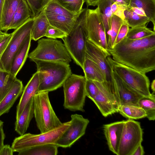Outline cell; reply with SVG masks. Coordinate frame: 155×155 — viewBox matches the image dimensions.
<instances>
[{"instance_id": "25", "label": "cell", "mask_w": 155, "mask_h": 155, "mask_svg": "<svg viewBox=\"0 0 155 155\" xmlns=\"http://www.w3.org/2000/svg\"><path fill=\"white\" fill-rule=\"evenodd\" d=\"M113 3L110 0H101L97 5L105 29L107 43L109 36L110 20L113 14L111 9Z\"/></svg>"}, {"instance_id": "40", "label": "cell", "mask_w": 155, "mask_h": 155, "mask_svg": "<svg viewBox=\"0 0 155 155\" xmlns=\"http://www.w3.org/2000/svg\"><path fill=\"white\" fill-rule=\"evenodd\" d=\"M129 28L128 25L123 21L115 39L114 46L118 43L126 36Z\"/></svg>"}, {"instance_id": "19", "label": "cell", "mask_w": 155, "mask_h": 155, "mask_svg": "<svg viewBox=\"0 0 155 155\" xmlns=\"http://www.w3.org/2000/svg\"><path fill=\"white\" fill-rule=\"evenodd\" d=\"M34 116L33 98L26 106L15 124V131L20 135L25 134Z\"/></svg>"}, {"instance_id": "33", "label": "cell", "mask_w": 155, "mask_h": 155, "mask_svg": "<svg viewBox=\"0 0 155 155\" xmlns=\"http://www.w3.org/2000/svg\"><path fill=\"white\" fill-rule=\"evenodd\" d=\"M138 106L145 111L147 117L150 120L155 119V97L143 96L138 102Z\"/></svg>"}, {"instance_id": "41", "label": "cell", "mask_w": 155, "mask_h": 155, "mask_svg": "<svg viewBox=\"0 0 155 155\" xmlns=\"http://www.w3.org/2000/svg\"><path fill=\"white\" fill-rule=\"evenodd\" d=\"M12 35V33L7 34V35L0 42V58L11 40Z\"/></svg>"}, {"instance_id": "21", "label": "cell", "mask_w": 155, "mask_h": 155, "mask_svg": "<svg viewBox=\"0 0 155 155\" xmlns=\"http://www.w3.org/2000/svg\"><path fill=\"white\" fill-rule=\"evenodd\" d=\"M21 0H5L0 23V30L5 33L9 30L12 19Z\"/></svg>"}, {"instance_id": "8", "label": "cell", "mask_w": 155, "mask_h": 155, "mask_svg": "<svg viewBox=\"0 0 155 155\" xmlns=\"http://www.w3.org/2000/svg\"><path fill=\"white\" fill-rule=\"evenodd\" d=\"M70 124V121L58 127L38 134H25L16 137L12 145L13 151L19 152L31 147L46 144H54Z\"/></svg>"}, {"instance_id": "6", "label": "cell", "mask_w": 155, "mask_h": 155, "mask_svg": "<svg viewBox=\"0 0 155 155\" xmlns=\"http://www.w3.org/2000/svg\"><path fill=\"white\" fill-rule=\"evenodd\" d=\"M31 61L37 60L69 64L71 58L61 41L51 38L38 40L36 48L28 56Z\"/></svg>"}, {"instance_id": "3", "label": "cell", "mask_w": 155, "mask_h": 155, "mask_svg": "<svg viewBox=\"0 0 155 155\" xmlns=\"http://www.w3.org/2000/svg\"><path fill=\"white\" fill-rule=\"evenodd\" d=\"M34 116L41 133H45L61 126L62 123L56 115L51 104L48 92H37L33 97Z\"/></svg>"}, {"instance_id": "14", "label": "cell", "mask_w": 155, "mask_h": 155, "mask_svg": "<svg viewBox=\"0 0 155 155\" xmlns=\"http://www.w3.org/2000/svg\"><path fill=\"white\" fill-rule=\"evenodd\" d=\"M110 55L87 39L86 57L89 58L98 66L104 77L105 81L109 89L113 85L112 69L107 59Z\"/></svg>"}, {"instance_id": "45", "label": "cell", "mask_w": 155, "mask_h": 155, "mask_svg": "<svg viewBox=\"0 0 155 155\" xmlns=\"http://www.w3.org/2000/svg\"><path fill=\"white\" fill-rule=\"evenodd\" d=\"M5 135L3 129V125L0 126V150L3 146Z\"/></svg>"}, {"instance_id": "11", "label": "cell", "mask_w": 155, "mask_h": 155, "mask_svg": "<svg viewBox=\"0 0 155 155\" xmlns=\"http://www.w3.org/2000/svg\"><path fill=\"white\" fill-rule=\"evenodd\" d=\"M143 131L139 122L128 119L125 120L118 155H132L143 140Z\"/></svg>"}, {"instance_id": "34", "label": "cell", "mask_w": 155, "mask_h": 155, "mask_svg": "<svg viewBox=\"0 0 155 155\" xmlns=\"http://www.w3.org/2000/svg\"><path fill=\"white\" fill-rule=\"evenodd\" d=\"M123 22L121 18L113 14L110 20L109 36L107 43L108 49L113 47L115 39Z\"/></svg>"}, {"instance_id": "18", "label": "cell", "mask_w": 155, "mask_h": 155, "mask_svg": "<svg viewBox=\"0 0 155 155\" xmlns=\"http://www.w3.org/2000/svg\"><path fill=\"white\" fill-rule=\"evenodd\" d=\"M23 90L22 82L17 79L11 89L0 102V117L8 113Z\"/></svg>"}, {"instance_id": "52", "label": "cell", "mask_w": 155, "mask_h": 155, "mask_svg": "<svg viewBox=\"0 0 155 155\" xmlns=\"http://www.w3.org/2000/svg\"><path fill=\"white\" fill-rule=\"evenodd\" d=\"M6 33H5L4 32H3L2 31H1L0 30V35H3L5 34Z\"/></svg>"}, {"instance_id": "39", "label": "cell", "mask_w": 155, "mask_h": 155, "mask_svg": "<svg viewBox=\"0 0 155 155\" xmlns=\"http://www.w3.org/2000/svg\"><path fill=\"white\" fill-rule=\"evenodd\" d=\"M67 35L61 30L51 25L48 28L45 36L47 38L56 39H63Z\"/></svg>"}, {"instance_id": "12", "label": "cell", "mask_w": 155, "mask_h": 155, "mask_svg": "<svg viewBox=\"0 0 155 155\" xmlns=\"http://www.w3.org/2000/svg\"><path fill=\"white\" fill-rule=\"evenodd\" d=\"M70 124L54 144L58 147H71L85 134L89 120L81 115L71 116Z\"/></svg>"}, {"instance_id": "32", "label": "cell", "mask_w": 155, "mask_h": 155, "mask_svg": "<svg viewBox=\"0 0 155 155\" xmlns=\"http://www.w3.org/2000/svg\"><path fill=\"white\" fill-rule=\"evenodd\" d=\"M44 10L45 14L63 15L73 18H78L82 12L79 14L71 12L63 7L56 0L51 1L45 8Z\"/></svg>"}, {"instance_id": "4", "label": "cell", "mask_w": 155, "mask_h": 155, "mask_svg": "<svg viewBox=\"0 0 155 155\" xmlns=\"http://www.w3.org/2000/svg\"><path fill=\"white\" fill-rule=\"evenodd\" d=\"M107 58L112 69L127 85L143 96L155 97L150 92V81L146 74L114 60L110 55Z\"/></svg>"}, {"instance_id": "48", "label": "cell", "mask_w": 155, "mask_h": 155, "mask_svg": "<svg viewBox=\"0 0 155 155\" xmlns=\"http://www.w3.org/2000/svg\"><path fill=\"white\" fill-rule=\"evenodd\" d=\"M137 14L141 16H146L144 12L141 10L136 7L130 8Z\"/></svg>"}, {"instance_id": "28", "label": "cell", "mask_w": 155, "mask_h": 155, "mask_svg": "<svg viewBox=\"0 0 155 155\" xmlns=\"http://www.w3.org/2000/svg\"><path fill=\"white\" fill-rule=\"evenodd\" d=\"M58 147L54 144L37 145L18 152V155H56Z\"/></svg>"}, {"instance_id": "49", "label": "cell", "mask_w": 155, "mask_h": 155, "mask_svg": "<svg viewBox=\"0 0 155 155\" xmlns=\"http://www.w3.org/2000/svg\"><path fill=\"white\" fill-rule=\"evenodd\" d=\"M5 0H0V23L2 9Z\"/></svg>"}, {"instance_id": "46", "label": "cell", "mask_w": 155, "mask_h": 155, "mask_svg": "<svg viewBox=\"0 0 155 155\" xmlns=\"http://www.w3.org/2000/svg\"><path fill=\"white\" fill-rule=\"evenodd\" d=\"M113 3L118 5L125 6H128L130 3V0H110Z\"/></svg>"}, {"instance_id": "10", "label": "cell", "mask_w": 155, "mask_h": 155, "mask_svg": "<svg viewBox=\"0 0 155 155\" xmlns=\"http://www.w3.org/2000/svg\"><path fill=\"white\" fill-rule=\"evenodd\" d=\"M34 18H31L12 33V37L0 58V69L10 72L13 58L23 41L31 33Z\"/></svg>"}, {"instance_id": "51", "label": "cell", "mask_w": 155, "mask_h": 155, "mask_svg": "<svg viewBox=\"0 0 155 155\" xmlns=\"http://www.w3.org/2000/svg\"><path fill=\"white\" fill-rule=\"evenodd\" d=\"M7 34V33L3 35H0V42L5 38Z\"/></svg>"}, {"instance_id": "7", "label": "cell", "mask_w": 155, "mask_h": 155, "mask_svg": "<svg viewBox=\"0 0 155 155\" xmlns=\"http://www.w3.org/2000/svg\"><path fill=\"white\" fill-rule=\"evenodd\" d=\"M86 81L84 76L72 74L65 80L62 85L65 109L73 111H84Z\"/></svg>"}, {"instance_id": "42", "label": "cell", "mask_w": 155, "mask_h": 155, "mask_svg": "<svg viewBox=\"0 0 155 155\" xmlns=\"http://www.w3.org/2000/svg\"><path fill=\"white\" fill-rule=\"evenodd\" d=\"M14 152L9 145H4L0 150V155H12Z\"/></svg>"}, {"instance_id": "36", "label": "cell", "mask_w": 155, "mask_h": 155, "mask_svg": "<svg viewBox=\"0 0 155 155\" xmlns=\"http://www.w3.org/2000/svg\"><path fill=\"white\" fill-rule=\"evenodd\" d=\"M67 10L75 14L81 13L85 0H56Z\"/></svg>"}, {"instance_id": "53", "label": "cell", "mask_w": 155, "mask_h": 155, "mask_svg": "<svg viewBox=\"0 0 155 155\" xmlns=\"http://www.w3.org/2000/svg\"><path fill=\"white\" fill-rule=\"evenodd\" d=\"M3 122L2 120H0V126L3 125Z\"/></svg>"}, {"instance_id": "13", "label": "cell", "mask_w": 155, "mask_h": 155, "mask_svg": "<svg viewBox=\"0 0 155 155\" xmlns=\"http://www.w3.org/2000/svg\"><path fill=\"white\" fill-rule=\"evenodd\" d=\"M112 75L113 86L109 89L119 107L124 105L138 106V102L143 96L125 84L112 69Z\"/></svg>"}, {"instance_id": "50", "label": "cell", "mask_w": 155, "mask_h": 155, "mask_svg": "<svg viewBox=\"0 0 155 155\" xmlns=\"http://www.w3.org/2000/svg\"><path fill=\"white\" fill-rule=\"evenodd\" d=\"M151 89L153 91L152 93L153 94L155 95V80L154 79L153 80L151 84Z\"/></svg>"}, {"instance_id": "35", "label": "cell", "mask_w": 155, "mask_h": 155, "mask_svg": "<svg viewBox=\"0 0 155 155\" xmlns=\"http://www.w3.org/2000/svg\"><path fill=\"white\" fill-rule=\"evenodd\" d=\"M155 35V32L146 26L137 27L129 28L125 37L130 40H135Z\"/></svg>"}, {"instance_id": "23", "label": "cell", "mask_w": 155, "mask_h": 155, "mask_svg": "<svg viewBox=\"0 0 155 155\" xmlns=\"http://www.w3.org/2000/svg\"><path fill=\"white\" fill-rule=\"evenodd\" d=\"M31 18H32V15L28 4L25 0H21L13 15L9 30L16 29Z\"/></svg>"}, {"instance_id": "37", "label": "cell", "mask_w": 155, "mask_h": 155, "mask_svg": "<svg viewBox=\"0 0 155 155\" xmlns=\"http://www.w3.org/2000/svg\"><path fill=\"white\" fill-rule=\"evenodd\" d=\"M34 18L38 15L52 0H25Z\"/></svg>"}, {"instance_id": "26", "label": "cell", "mask_w": 155, "mask_h": 155, "mask_svg": "<svg viewBox=\"0 0 155 155\" xmlns=\"http://www.w3.org/2000/svg\"><path fill=\"white\" fill-rule=\"evenodd\" d=\"M82 69L86 80H91L100 82L105 81L103 74L97 65L86 57Z\"/></svg>"}, {"instance_id": "17", "label": "cell", "mask_w": 155, "mask_h": 155, "mask_svg": "<svg viewBox=\"0 0 155 155\" xmlns=\"http://www.w3.org/2000/svg\"><path fill=\"white\" fill-rule=\"evenodd\" d=\"M31 40V33L23 41L13 58L10 72L15 76L16 77L28 56Z\"/></svg>"}, {"instance_id": "47", "label": "cell", "mask_w": 155, "mask_h": 155, "mask_svg": "<svg viewBox=\"0 0 155 155\" xmlns=\"http://www.w3.org/2000/svg\"><path fill=\"white\" fill-rule=\"evenodd\" d=\"M101 0H85L87 6H95L97 5Z\"/></svg>"}, {"instance_id": "27", "label": "cell", "mask_w": 155, "mask_h": 155, "mask_svg": "<svg viewBox=\"0 0 155 155\" xmlns=\"http://www.w3.org/2000/svg\"><path fill=\"white\" fill-rule=\"evenodd\" d=\"M128 7H136L142 10L153 23L155 28V0H130Z\"/></svg>"}, {"instance_id": "44", "label": "cell", "mask_w": 155, "mask_h": 155, "mask_svg": "<svg viewBox=\"0 0 155 155\" xmlns=\"http://www.w3.org/2000/svg\"><path fill=\"white\" fill-rule=\"evenodd\" d=\"M144 153L143 148L140 144L137 147L132 155H143Z\"/></svg>"}, {"instance_id": "1", "label": "cell", "mask_w": 155, "mask_h": 155, "mask_svg": "<svg viewBox=\"0 0 155 155\" xmlns=\"http://www.w3.org/2000/svg\"><path fill=\"white\" fill-rule=\"evenodd\" d=\"M108 51L114 60L143 73L155 70V35L135 40L125 37Z\"/></svg>"}, {"instance_id": "22", "label": "cell", "mask_w": 155, "mask_h": 155, "mask_svg": "<svg viewBox=\"0 0 155 155\" xmlns=\"http://www.w3.org/2000/svg\"><path fill=\"white\" fill-rule=\"evenodd\" d=\"M31 31V38L35 41L45 36L50 24L45 14L44 9L35 17Z\"/></svg>"}, {"instance_id": "16", "label": "cell", "mask_w": 155, "mask_h": 155, "mask_svg": "<svg viewBox=\"0 0 155 155\" xmlns=\"http://www.w3.org/2000/svg\"><path fill=\"white\" fill-rule=\"evenodd\" d=\"M39 85L38 73L37 71L33 75L23 89L17 107L16 119L20 116L29 101L38 92Z\"/></svg>"}, {"instance_id": "20", "label": "cell", "mask_w": 155, "mask_h": 155, "mask_svg": "<svg viewBox=\"0 0 155 155\" xmlns=\"http://www.w3.org/2000/svg\"><path fill=\"white\" fill-rule=\"evenodd\" d=\"M45 14L50 25L61 30L67 35L74 28L78 18H71L63 15Z\"/></svg>"}, {"instance_id": "29", "label": "cell", "mask_w": 155, "mask_h": 155, "mask_svg": "<svg viewBox=\"0 0 155 155\" xmlns=\"http://www.w3.org/2000/svg\"><path fill=\"white\" fill-rule=\"evenodd\" d=\"M124 14V18L123 21L129 27L146 26V24L150 21L148 18L137 14L128 6L125 8Z\"/></svg>"}, {"instance_id": "9", "label": "cell", "mask_w": 155, "mask_h": 155, "mask_svg": "<svg viewBox=\"0 0 155 155\" xmlns=\"http://www.w3.org/2000/svg\"><path fill=\"white\" fill-rule=\"evenodd\" d=\"M84 21L87 39L105 52L109 53L105 29L98 8L83 10Z\"/></svg>"}, {"instance_id": "24", "label": "cell", "mask_w": 155, "mask_h": 155, "mask_svg": "<svg viewBox=\"0 0 155 155\" xmlns=\"http://www.w3.org/2000/svg\"><path fill=\"white\" fill-rule=\"evenodd\" d=\"M91 100L95 104L102 115L105 117L119 112V109L99 90L97 94Z\"/></svg>"}, {"instance_id": "38", "label": "cell", "mask_w": 155, "mask_h": 155, "mask_svg": "<svg viewBox=\"0 0 155 155\" xmlns=\"http://www.w3.org/2000/svg\"><path fill=\"white\" fill-rule=\"evenodd\" d=\"M86 96L91 100L98 94L99 89L94 81L86 80L85 84Z\"/></svg>"}, {"instance_id": "15", "label": "cell", "mask_w": 155, "mask_h": 155, "mask_svg": "<svg viewBox=\"0 0 155 155\" xmlns=\"http://www.w3.org/2000/svg\"><path fill=\"white\" fill-rule=\"evenodd\" d=\"M125 121L115 122L103 126L104 133L109 149L117 155Z\"/></svg>"}, {"instance_id": "2", "label": "cell", "mask_w": 155, "mask_h": 155, "mask_svg": "<svg viewBox=\"0 0 155 155\" xmlns=\"http://www.w3.org/2000/svg\"><path fill=\"white\" fill-rule=\"evenodd\" d=\"M32 61L35 63L38 73V92H49L56 90L62 86L65 80L72 74L69 64L37 60Z\"/></svg>"}, {"instance_id": "31", "label": "cell", "mask_w": 155, "mask_h": 155, "mask_svg": "<svg viewBox=\"0 0 155 155\" xmlns=\"http://www.w3.org/2000/svg\"><path fill=\"white\" fill-rule=\"evenodd\" d=\"M17 79L10 72L0 69V102L11 89Z\"/></svg>"}, {"instance_id": "30", "label": "cell", "mask_w": 155, "mask_h": 155, "mask_svg": "<svg viewBox=\"0 0 155 155\" xmlns=\"http://www.w3.org/2000/svg\"><path fill=\"white\" fill-rule=\"evenodd\" d=\"M120 113L128 119L136 120L146 117L145 111L141 107L137 106L124 105L120 106Z\"/></svg>"}, {"instance_id": "43", "label": "cell", "mask_w": 155, "mask_h": 155, "mask_svg": "<svg viewBox=\"0 0 155 155\" xmlns=\"http://www.w3.org/2000/svg\"><path fill=\"white\" fill-rule=\"evenodd\" d=\"M126 7L118 5L117 9L113 14L119 17L124 21V12Z\"/></svg>"}, {"instance_id": "5", "label": "cell", "mask_w": 155, "mask_h": 155, "mask_svg": "<svg viewBox=\"0 0 155 155\" xmlns=\"http://www.w3.org/2000/svg\"><path fill=\"white\" fill-rule=\"evenodd\" d=\"M84 9L72 30L62 39L71 58L82 69L86 57L87 39L84 24Z\"/></svg>"}]
</instances>
